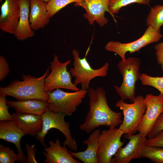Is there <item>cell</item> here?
<instances>
[{
  "mask_svg": "<svg viewBox=\"0 0 163 163\" xmlns=\"http://www.w3.org/2000/svg\"><path fill=\"white\" fill-rule=\"evenodd\" d=\"M142 85L153 87L158 89L163 95V77H153L143 73L139 78Z\"/></svg>",
  "mask_w": 163,
  "mask_h": 163,
  "instance_id": "26",
  "label": "cell"
},
{
  "mask_svg": "<svg viewBox=\"0 0 163 163\" xmlns=\"http://www.w3.org/2000/svg\"><path fill=\"white\" fill-rule=\"evenodd\" d=\"M142 157L154 163H163V148L145 145L142 150Z\"/></svg>",
  "mask_w": 163,
  "mask_h": 163,
  "instance_id": "23",
  "label": "cell"
},
{
  "mask_svg": "<svg viewBox=\"0 0 163 163\" xmlns=\"http://www.w3.org/2000/svg\"><path fill=\"white\" fill-rule=\"evenodd\" d=\"M34 145H31L28 144H26L25 147L27 152V157L26 158V163H37L36 160L35 156L37 149L34 147Z\"/></svg>",
  "mask_w": 163,
  "mask_h": 163,
  "instance_id": "31",
  "label": "cell"
},
{
  "mask_svg": "<svg viewBox=\"0 0 163 163\" xmlns=\"http://www.w3.org/2000/svg\"><path fill=\"white\" fill-rule=\"evenodd\" d=\"M162 131H163V112L157 120L152 129L147 136L148 138H152Z\"/></svg>",
  "mask_w": 163,
  "mask_h": 163,
  "instance_id": "30",
  "label": "cell"
},
{
  "mask_svg": "<svg viewBox=\"0 0 163 163\" xmlns=\"http://www.w3.org/2000/svg\"><path fill=\"white\" fill-rule=\"evenodd\" d=\"M89 98V109L84 122L80 124L79 129L87 133H91L101 126L115 128L122 123L121 113L112 110L108 106L106 91L101 87L88 90Z\"/></svg>",
  "mask_w": 163,
  "mask_h": 163,
  "instance_id": "1",
  "label": "cell"
},
{
  "mask_svg": "<svg viewBox=\"0 0 163 163\" xmlns=\"http://www.w3.org/2000/svg\"><path fill=\"white\" fill-rule=\"evenodd\" d=\"M146 145L163 148V131L152 138L147 139Z\"/></svg>",
  "mask_w": 163,
  "mask_h": 163,
  "instance_id": "29",
  "label": "cell"
},
{
  "mask_svg": "<svg viewBox=\"0 0 163 163\" xmlns=\"http://www.w3.org/2000/svg\"><path fill=\"white\" fill-rule=\"evenodd\" d=\"M146 25L159 30L163 25V5H156L151 8L148 14Z\"/></svg>",
  "mask_w": 163,
  "mask_h": 163,
  "instance_id": "22",
  "label": "cell"
},
{
  "mask_svg": "<svg viewBox=\"0 0 163 163\" xmlns=\"http://www.w3.org/2000/svg\"><path fill=\"white\" fill-rule=\"evenodd\" d=\"M150 0H110L108 9L109 13L113 16L117 14L122 7L129 4L136 3L144 5H149Z\"/></svg>",
  "mask_w": 163,
  "mask_h": 163,
  "instance_id": "24",
  "label": "cell"
},
{
  "mask_svg": "<svg viewBox=\"0 0 163 163\" xmlns=\"http://www.w3.org/2000/svg\"><path fill=\"white\" fill-rule=\"evenodd\" d=\"M163 36L160 30L148 26L142 36L136 40L125 43L110 41L105 45L104 48L108 51L116 53L121 57V60L124 61L127 52L130 53L139 52L142 48L149 44L158 41Z\"/></svg>",
  "mask_w": 163,
  "mask_h": 163,
  "instance_id": "9",
  "label": "cell"
},
{
  "mask_svg": "<svg viewBox=\"0 0 163 163\" xmlns=\"http://www.w3.org/2000/svg\"><path fill=\"white\" fill-rule=\"evenodd\" d=\"M3 0H0V2H2L3 1Z\"/></svg>",
  "mask_w": 163,
  "mask_h": 163,
  "instance_id": "35",
  "label": "cell"
},
{
  "mask_svg": "<svg viewBox=\"0 0 163 163\" xmlns=\"http://www.w3.org/2000/svg\"><path fill=\"white\" fill-rule=\"evenodd\" d=\"M66 115L61 112H55L48 109L42 115L43 127L41 131L35 136L44 147H46L45 137L48 131L55 128L60 131L65 136L66 139L62 145L67 146L71 150L77 152L78 146L72 136L70 124L64 119Z\"/></svg>",
  "mask_w": 163,
  "mask_h": 163,
  "instance_id": "4",
  "label": "cell"
},
{
  "mask_svg": "<svg viewBox=\"0 0 163 163\" xmlns=\"http://www.w3.org/2000/svg\"><path fill=\"white\" fill-rule=\"evenodd\" d=\"M110 0H78L75 3V6L83 8L86 11L83 15L91 25L95 21L101 27H103L108 22L105 16V12H109L108 5Z\"/></svg>",
  "mask_w": 163,
  "mask_h": 163,
  "instance_id": "13",
  "label": "cell"
},
{
  "mask_svg": "<svg viewBox=\"0 0 163 163\" xmlns=\"http://www.w3.org/2000/svg\"><path fill=\"white\" fill-rule=\"evenodd\" d=\"M6 96L0 94V120H14L12 115L8 111L10 107L7 104Z\"/></svg>",
  "mask_w": 163,
  "mask_h": 163,
  "instance_id": "28",
  "label": "cell"
},
{
  "mask_svg": "<svg viewBox=\"0 0 163 163\" xmlns=\"http://www.w3.org/2000/svg\"><path fill=\"white\" fill-rule=\"evenodd\" d=\"M47 109L55 112H61L68 116H72L83 101L88 90L81 89L73 92L65 91L57 88L47 92Z\"/></svg>",
  "mask_w": 163,
  "mask_h": 163,
  "instance_id": "6",
  "label": "cell"
},
{
  "mask_svg": "<svg viewBox=\"0 0 163 163\" xmlns=\"http://www.w3.org/2000/svg\"><path fill=\"white\" fill-rule=\"evenodd\" d=\"M49 66L44 74L37 78L30 74H23L22 81L14 80L8 86L0 88V94L14 97L17 100L38 99L47 101L49 96L44 88V81L48 75Z\"/></svg>",
  "mask_w": 163,
  "mask_h": 163,
  "instance_id": "2",
  "label": "cell"
},
{
  "mask_svg": "<svg viewBox=\"0 0 163 163\" xmlns=\"http://www.w3.org/2000/svg\"><path fill=\"white\" fill-rule=\"evenodd\" d=\"M47 3H48L50 0H43Z\"/></svg>",
  "mask_w": 163,
  "mask_h": 163,
  "instance_id": "34",
  "label": "cell"
},
{
  "mask_svg": "<svg viewBox=\"0 0 163 163\" xmlns=\"http://www.w3.org/2000/svg\"><path fill=\"white\" fill-rule=\"evenodd\" d=\"M12 115L17 126L26 134L35 136L41 131L43 127L42 116L16 112L13 113Z\"/></svg>",
  "mask_w": 163,
  "mask_h": 163,
  "instance_id": "17",
  "label": "cell"
},
{
  "mask_svg": "<svg viewBox=\"0 0 163 163\" xmlns=\"http://www.w3.org/2000/svg\"><path fill=\"white\" fill-rule=\"evenodd\" d=\"M17 161L20 163V158L14 150L3 145H0V163H13Z\"/></svg>",
  "mask_w": 163,
  "mask_h": 163,
  "instance_id": "27",
  "label": "cell"
},
{
  "mask_svg": "<svg viewBox=\"0 0 163 163\" xmlns=\"http://www.w3.org/2000/svg\"><path fill=\"white\" fill-rule=\"evenodd\" d=\"M47 2L43 0H30L29 21L34 31L43 28L50 21L48 17Z\"/></svg>",
  "mask_w": 163,
  "mask_h": 163,
  "instance_id": "18",
  "label": "cell"
},
{
  "mask_svg": "<svg viewBox=\"0 0 163 163\" xmlns=\"http://www.w3.org/2000/svg\"><path fill=\"white\" fill-rule=\"evenodd\" d=\"M141 64L140 58L131 57L118 63V69L123 80L120 87L113 86L121 99H129L131 103L133 102L136 97V83L139 79L141 75L139 72Z\"/></svg>",
  "mask_w": 163,
  "mask_h": 163,
  "instance_id": "3",
  "label": "cell"
},
{
  "mask_svg": "<svg viewBox=\"0 0 163 163\" xmlns=\"http://www.w3.org/2000/svg\"><path fill=\"white\" fill-rule=\"evenodd\" d=\"M89 50V48L83 58H80L79 53L77 50L75 49L72 50L73 67L69 71L72 76L75 78L74 84L76 85L80 84L81 89L87 90L89 88L90 82L92 79L97 77L107 76L109 66V63L106 62L99 69H93L86 58Z\"/></svg>",
  "mask_w": 163,
  "mask_h": 163,
  "instance_id": "5",
  "label": "cell"
},
{
  "mask_svg": "<svg viewBox=\"0 0 163 163\" xmlns=\"http://www.w3.org/2000/svg\"><path fill=\"white\" fill-rule=\"evenodd\" d=\"M124 133L119 128L104 130L100 136L97 151L98 163H110L111 160L124 141L121 138Z\"/></svg>",
  "mask_w": 163,
  "mask_h": 163,
  "instance_id": "10",
  "label": "cell"
},
{
  "mask_svg": "<svg viewBox=\"0 0 163 163\" xmlns=\"http://www.w3.org/2000/svg\"><path fill=\"white\" fill-rule=\"evenodd\" d=\"M78 0H50L46 5L47 15L50 18L68 5Z\"/></svg>",
  "mask_w": 163,
  "mask_h": 163,
  "instance_id": "25",
  "label": "cell"
},
{
  "mask_svg": "<svg viewBox=\"0 0 163 163\" xmlns=\"http://www.w3.org/2000/svg\"><path fill=\"white\" fill-rule=\"evenodd\" d=\"M26 135L14 120H0V139L15 145L21 163H26V158L21 145V138Z\"/></svg>",
  "mask_w": 163,
  "mask_h": 163,
  "instance_id": "15",
  "label": "cell"
},
{
  "mask_svg": "<svg viewBox=\"0 0 163 163\" xmlns=\"http://www.w3.org/2000/svg\"><path fill=\"white\" fill-rule=\"evenodd\" d=\"M115 106L122 110L124 116L122 123L119 128L125 135L135 134L142 116L145 113L146 105L145 98L142 95L135 97L131 104L125 103L123 100L117 101Z\"/></svg>",
  "mask_w": 163,
  "mask_h": 163,
  "instance_id": "7",
  "label": "cell"
},
{
  "mask_svg": "<svg viewBox=\"0 0 163 163\" xmlns=\"http://www.w3.org/2000/svg\"><path fill=\"white\" fill-rule=\"evenodd\" d=\"M101 133L100 129H96L88 139L83 141V143L87 146L86 149L84 151L77 152L69 150V152L74 157L84 163H98L97 151Z\"/></svg>",
  "mask_w": 163,
  "mask_h": 163,
  "instance_id": "19",
  "label": "cell"
},
{
  "mask_svg": "<svg viewBox=\"0 0 163 163\" xmlns=\"http://www.w3.org/2000/svg\"><path fill=\"white\" fill-rule=\"evenodd\" d=\"M146 105L145 112L137 127V131L146 137L152 129L157 120L163 112V95L146 94L145 98Z\"/></svg>",
  "mask_w": 163,
  "mask_h": 163,
  "instance_id": "11",
  "label": "cell"
},
{
  "mask_svg": "<svg viewBox=\"0 0 163 163\" xmlns=\"http://www.w3.org/2000/svg\"><path fill=\"white\" fill-rule=\"evenodd\" d=\"M20 14L15 34L18 40H24L34 35L29 21L30 0H19Z\"/></svg>",
  "mask_w": 163,
  "mask_h": 163,
  "instance_id": "20",
  "label": "cell"
},
{
  "mask_svg": "<svg viewBox=\"0 0 163 163\" xmlns=\"http://www.w3.org/2000/svg\"><path fill=\"white\" fill-rule=\"evenodd\" d=\"M129 142L124 147L120 148L112 158L110 163H129L133 159L142 158V152L146 145L147 140L139 133L136 134L124 135Z\"/></svg>",
  "mask_w": 163,
  "mask_h": 163,
  "instance_id": "12",
  "label": "cell"
},
{
  "mask_svg": "<svg viewBox=\"0 0 163 163\" xmlns=\"http://www.w3.org/2000/svg\"><path fill=\"white\" fill-rule=\"evenodd\" d=\"M20 14L19 0H5L1 6L0 28L14 35Z\"/></svg>",
  "mask_w": 163,
  "mask_h": 163,
  "instance_id": "14",
  "label": "cell"
},
{
  "mask_svg": "<svg viewBox=\"0 0 163 163\" xmlns=\"http://www.w3.org/2000/svg\"><path fill=\"white\" fill-rule=\"evenodd\" d=\"M9 65L6 59L0 56V81H3L9 73Z\"/></svg>",
  "mask_w": 163,
  "mask_h": 163,
  "instance_id": "32",
  "label": "cell"
},
{
  "mask_svg": "<svg viewBox=\"0 0 163 163\" xmlns=\"http://www.w3.org/2000/svg\"><path fill=\"white\" fill-rule=\"evenodd\" d=\"M156 60L163 71V42L157 44L154 46Z\"/></svg>",
  "mask_w": 163,
  "mask_h": 163,
  "instance_id": "33",
  "label": "cell"
},
{
  "mask_svg": "<svg viewBox=\"0 0 163 163\" xmlns=\"http://www.w3.org/2000/svg\"><path fill=\"white\" fill-rule=\"evenodd\" d=\"M10 108H13L16 112L28 113L42 116L47 109V101L38 99H27L17 101L7 100Z\"/></svg>",
  "mask_w": 163,
  "mask_h": 163,
  "instance_id": "21",
  "label": "cell"
},
{
  "mask_svg": "<svg viewBox=\"0 0 163 163\" xmlns=\"http://www.w3.org/2000/svg\"><path fill=\"white\" fill-rule=\"evenodd\" d=\"M49 146L44 147L43 155L46 157L45 163H80L75 159L69 152L66 146H61L60 140L57 139L54 142L49 141Z\"/></svg>",
  "mask_w": 163,
  "mask_h": 163,
  "instance_id": "16",
  "label": "cell"
},
{
  "mask_svg": "<svg viewBox=\"0 0 163 163\" xmlns=\"http://www.w3.org/2000/svg\"><path fill=\"white\" fill-rule=\"evenodd\" d=\"M70 62L71 60H69L65 62H61L57 56L54 55L53 60L50 62L51 72L45 79L44 88L47 92H52L57 88L74 91L80 90L72 82L71 74L67 70V66Z\"/></svg>",
  "mask_w": 163,
  "mask_h": 163,
  "instance_id": "8",
  "label": "cell"
}]
</instances>
